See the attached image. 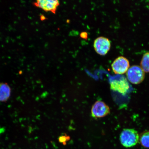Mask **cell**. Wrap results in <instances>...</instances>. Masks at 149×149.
I'll use <instances>...</instances> for the list:
<instances>
[{
	"instance_id": "cell-1",
	"label": "cell",
	"mask_w": 149,
	"mask_h": 149,
	"mask_svg": "<svg viewBox=\"0 0 149 149\" xmlns=\"http://www.w3.org/2000/svg\"><path fill=\"white\" fill-rule=\"evenodd\" d=\"M139 136L136 130L131 128L123 130L120 135V141L123 146L126 148L135 146L138 143Z\"/></svg>"
},
{
	"instance_id": "cell-2",
	"label": "cell",
	"mask_w": 149,
	"mask_h": 149,
	"mask_svg": "<svg viewBox=\"0 0 149 149\" xmlns=\"http://www.w3.org/2000/svg\"><path fill=\"white\" fill-rule=\"evenodd\" d=\"M127 79L134 84H139L144 81L145 72L141 66L133 65L130 67L126 72Z\"/></svg>"
},
{
	"instance_id": "cell-3",
	"label": "cell",
	"mask_w": 149,
	"mask_h": 149,
	"mask_svg": "<svg viewBox=\"0 0 149 149\" xmlns=\"http://www.w3.org/2000/svg\"><path fill=\"white\" fill-rule=\"evenodd\" d=\"M93 46L97 53L104 56L107 55L110 49L111 42L108 38L100 36L95 40Z\"/></svg>"
},
{
	"instance_id": "cell-4",
	"label": "cell",
	"mask_w": 149,
	"mask_h": 149,
	"mask_svg": "<svg viewBox=\"0 0 149 149\" xmlns=\"http://www.w3.org/2000/svg\"><path fill=\"white\" fill-rule=\"evenodd\" d=\"M111 66L115 74H123L127 72L130 68L129 61L125 57H119L113 61Z\"/></svg>"
},
{
	"instance_id": "cell-5",
	"label": "cell",
	"mask_w": 149,
	"mask_h": 149,
	"mask_svg": "<svg viewBox=\"0 0 149 149\" xmlns=\"http://www.w3.org/2000/svg\"><path fill=\"white\" fill-rule=\"evenodd\" d=\"M110 109L109 106L103 102H96L93 105L91 109L92 116L94 118H102L109 115Z\"/></svg>"
},
{
	"instance_id": "cell-6",
	"label": "cell",
	"mask_w": 149,
	"mask_h": 149,
	"mask_svg": "<svg viewBox=\"0 0 149 149\" xmlns=\"http://www.w3.org/2000/svg\"><path fill=\"white\" fill-rule=\"evenodd\" d=\"M60 2L57 0H38L33 3V5L46 12H51L55 14Z\"/></svg>"
},
{
	"instance_id": "cell-7",
	"label": "cell",
	"mask_w": 149,
	"mask_h": 149,
	"mask_svg": "<svg viewBox=\"0 0 149 149\" xmlns=\"http://www.w3.org/2000/svg\"><path fill=\"white\" fill-rule=\"evenodd\" d=\"M110 87L111 90L122 94H125L130 88V85L126 78L122 76L111 81Z\"/></svg>"
},
{
	"instance_id": "cell-8",
	"label": "cell",
	"mask_w": 149,
	"mask_h": 149,
	"mask_svg": "<svg viewBox=\"0 0 149 149\" xmlns=\"http://www.w3.org/2000/svg\"><path fill=\"white\" fill-rule=\"evenodd\" d=\"M11 89L7 83H0V102H5L10 96Z\"/></svg>"
},
{
	"instance_id": "cell-9",
	"label": "cell",
	"mask_w": 149,
	"mask_h": 149,
	"mask_svg": "<svg viewBox=\"0 0 149 149\" xmlns=\"http://www.w3.org/2000/svg\"><path fill=\"white\" fill-rule=\"evenodd\" d=\"M139 141L143 147L149 148V130L144 131L141 134Z\"/></svg>"
},
{
	"instance_id": "cell-10",
	"label": "cell",
	"mask_w": 149,
	"mask_h": 149,
	"mask_svg": "<svg viewBox=\"0 0 149 149\" xmlns=\"http://www.w3.org/2000/svg\"><path fill=\"white\" fill-rule=\"evenodd\" d=\"M141 67L145 72H149V52L143 55L141 61Z\"/></svg>"
},
{
	"instance_id": "cell-11",
	"label": "cell",
	"mask_w": 149,
	"mask_h": 149,
	"mask_svg": "<svg viewBox=\"0 0 149 149\" xmlns=\"http://www.w3.org/2000/svg\"><path fill=\"white\" fill-rule=\"evenodd\" d=\"M70 139V137L68 136H62L59 138V142L64 144L66 143L67 141Z\"/></svg>"
},
{
	"instance_id": "cell-12",
	"label": "cell",
	"mask_w": 149,
	"mask_h": 149,
	"mask_svg": "<svg viewBox=\"0 0 149 149\" xmlns=\"http://www.w3.org/2000/svg\"><path fill=\"white\" fill-rule=\"evenodd\" d=\"M80 36L81 38L87 40L88 38V33L85 31L82 32L80 33Z\"/></svg>"
},
{
	"instance_id": "cell-13",
	"label": "cell",
	"mask_w": 149,
	"mask_h": 149,
	"mask_svg": "<svg viewBox=\"0 0 149 149\" xmlns=\"http://www.w3.org/2000/svg\"></svg>"
}]
</instances>
